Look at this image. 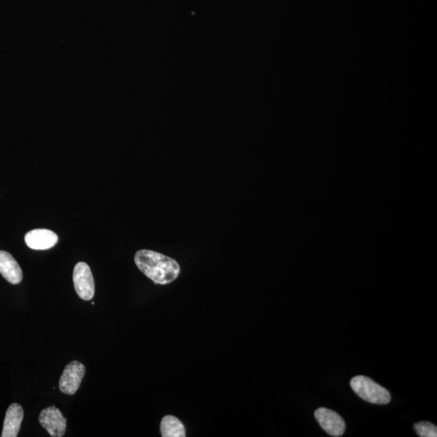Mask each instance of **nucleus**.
Returning <instances> with one entry per match:
<instances>
[{"label": "nucleus", "instance_id": "obj_1", "mask_svg": "<svg viewBox=\"0 0 437 437\" xmlns=\"http://www.w3.org/2000/svg\"><path fill=\"white\" fill-rule=\"evenodd\" d=\"M135 262L138 269L156 285L170 284L181 271L180 266L175 260L152 251H138Z\"/></svg>", "mask_w": 437, "mask_h": 437}, {"label": "nucleus", "instance_id": "obj_2", "mask_svg": "<svg viewBox=\"0 0 437 437\" xmlns=\"http://www.w3.org/2000/svg\"><path fill=\"white\" fill-rule=\"evenodd\" d=\"M350 385L356 395L370 404L386 405L391 400L390 392L370 377L356 376L351 380Z\"/></svg>", "mask_w": 437, "mask_h": 437}, {"label": "nucleus", "instance_id": "obj_3", "mask_svg": "<svg viewBox=\"0 0 437 437\" xmlns=\"http://www.w3.org/2000/svg\"><path fill=\"white\" fill-rule=\"evenodd\" d=\"M73 282L74 290L84 301H90L95 294L94 283L90 267L86 262H78L74 268Z\"/></svg>", "mask_w": 437, "mask_h": 437}, {"label": "nucleus", "instance_id": "obj_4", "mask_svg": "<svg viewBox=\"0 0 437 437\" xmlns=\"http://www.w3.org/2000/svg\"><path fill=\"white\" fill-rule=\"evenodd\" d=\"M86 367L79 361H72L64 369L63 374L59 380V390L63 394L73 395L77 393L81 385Z\"/></svg>", "mask_w": 437, "mask_h": 437}, {"label": "nucleus", "instance_id": "obj_5", "mask_svg": "<svg viewBox=\"0 0 437 437\" xmlns=\"http://www.w3.org/2000/svg\"><path fill=\"white\" fill-rule=\"evenodd\" d=\"M40 424L52 437H62L67 429V419L56 406L44 409L39 415Z\"/></svg>", "mask_w": 437, "mask_h": 437}, {"label": "nucleus", "instance_id": "obj_6", "mask_svg": "<svg viewBox=\"0 0 437 437\" xmlns=\"http://www.w3.org/2000/svg\"><path fill=\"white\" fill-rule=\"evenodd\" d=\"M315 416L321 429L328 434L335 437L344 434L345 422L336 412L321 407L315 411Z\"/></svg>", "mask_w": 437, "mask_h": 437}, {"label": "nucleus", "instance_id": "obj_7", "mask_svg": "<svg viewBox=\"0 0 437 437\" xmlns=\"http://www.w3.org/2000/svg\"><path fill=\"white\" fill-rule=\"evenodd\" d=\"M58 235L51 230L38 228L26 233L24 241L34 251H46L57 244Z\"/></svg>", "mask_w": 437, "mask_h": 437}, {"label": "nucleus", "instance_id": "obj_8", "mask_svg": "<svg viewBox=\"0 0 437 437\" xmlns=\"http://www.w3.org/2000/svg\"><path fill=\"white\" fill-rule=\"evenodd\" d=\"M0 274L12 285H18L22 281L23 272L18 262L11 254L0 251Z\"/></svg>", "mask_w": 437, "mask_h": 437}, {"label": "nucleus", "instance_id": "obj_9", "mask_svg": "<svg viewBox=\"0 0 437 437\" xmlns=\"http://www.w3.org/2000/svg\"><path fill=\"white\" fill-rule=\"evenodd\" d=\"M24 419L22 406L13 404L8 407L5 415L2 437H17Z\"/></svg>", "mask_w": 437, "mask_h": 437}, {"label": "nucleus", "instance_id": "obj_10", "mask_svg": "<svg viewBox=\"0 0 437 437\" xmlns=\"http://www.w3.org/2000/svg\"><path fill=\"white\" fill-rule=\"evenodd\" d=\"M163 437H185L186 430L182 422L172 415L164 417L161 424Z\"/></svg>", "mask_w": 437, "mask_h": 437}, {"label": "nucleus", "instance_id": "obj_11", "mask_svg": "<svg viewBox=\"0 0 437 437\" xmlns=\"http://www.w3.org/2000/svg\"><path fill=\"white\" fill-rule=\"evenodd\" d=\"M414 429L416 431L417 434L421 437L437 436L436 426L430 423V422H420V423L415 424Z\"/></svg>", "mask_w": 437, "mask_h": 437}]
</instances>
